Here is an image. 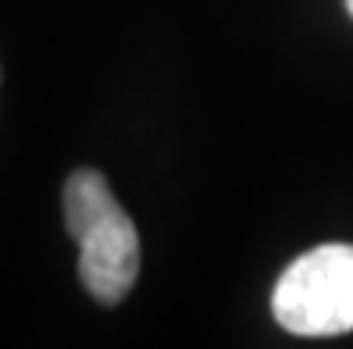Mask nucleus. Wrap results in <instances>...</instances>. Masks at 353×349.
<instances>
[{
	"mask_svg": "<svg viewBox=\"0 0 353 349\" xmlns=\"http://www.w3.org/2000/svg\"><path fill=\"white\" fill-rule=\"evenodd\" d=\"M346 11H350V14H353V0H346Z\"/></svg>",
	"mask_w": 353,
	"mask_h": 349,
	"instance_id": "7ed1b4c3",
	"label": "nucleus"
},
{
	"mask_svg": "<svg viewBox=\"0 0 353 349\" xmlns=\"http://www.w3.org/2000/svg\"><path fill=\"white\" fill-rule=\"evenodd\" d=\"M272 310L289 335L353 332V246L328 242L296 257L275 285Z\"/></svg>",
	"mask_w": 353,
	"mask_h": 349,
	"instance_id": "f03ea898",
	"label": "nucleus"
},
{
	"mask_svg": "<svg viewBox=\"0 0 353 349\" xmlns=\"http://www.w3.org/2000/svg\"><path fill=\"white\" fill-rule=\"evenodd\" d=\"M65 224L79 242V282L97 303H121L139 278V232L108 178L79 168L65 182Z\"/></svg>",
	"mask_w": 353,
	"mask_h": 349,
	"instance_id": "f257e3e1",
	"label": "nucleus"
}]
</instances>
